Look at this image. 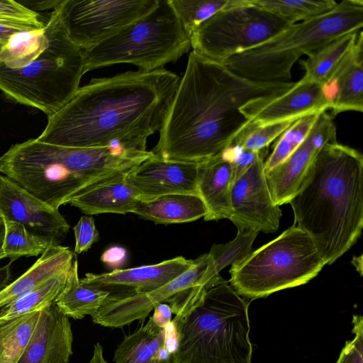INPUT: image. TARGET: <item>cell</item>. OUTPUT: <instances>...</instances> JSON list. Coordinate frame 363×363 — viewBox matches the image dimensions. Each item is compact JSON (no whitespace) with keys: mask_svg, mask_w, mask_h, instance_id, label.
Segmentation results:
<instances>
[{"mask_svg":"<svg viewBox=\"0 0 363 363\" xmlns=\"http://www.w3.org/2000/svg\"><path fill=\"white\" fill-rule=\"evenodd\" d=\"M48 45L45 28L15 33L3 46L0 62L10 69H21L35 60Z\"/></svg>","mask_w":363,"mask_h":363,"instance_id":"obj_30","label":"cell"},{"mask_svg":"<svg viewBox=\"0 0 363 363\" xmlns=\"http://www.w3.org/2000/svg\"><path fill=\"white\" fill-rule=\"evenodd\" d=\"M4 219V218H3ZM4 252L11 262L22 257L41 255L51 245L30 232L21 223L4 220Z\"/></svg>","mask_w":363,"mask_h":363,"instance_id":"obj_34","label":"cell"},{"mask_svg":"<svg viewBox=\"0 0 363 363\" xmlns=\"http://www.w3.org/2000/svg\"><path fill=\"white\" fill-rule=\"evenodd\" d=\"M57 5L45 24L48 45L40 55L21 69L0 62V90L6 97L48 116L73 97L84 74L83 50L67 36Z\"/></svg>","mask_w":363,"mask_h":363,"instance_id":"obj_7","label":"cell"},{"mask_svg":"<svg viewBox=\"0 0 363 363\" xmlns=\"http://www.w3.org/2000/svg\"><path fill=\"white\" fill-rule=\"evenodd\" d=\"M1 174H0V180H1Z\"/></svg>","mask_w":363,"mask_h":363,"instance_id":"obj_49","label":"cell"},{"mask_svg":"<svg viewBox=\"0 0 363 363\" xmlns=\"http://www.w3.org/2000/svg\"><path fill=\"white\" fill-rule=\"evenodd\" d=\"M44 28L45 23L40 19L0 17V41L5 44L15 33Z\"/></svg>","mask_w":363,"mask_h":363,"instance_id":"obj_39","label":"cell"},{"mask_svg":"<svg viewBox=\"0 0 363 363\" xmlns=\"http://www.w3.org/2000/svg\"><path fill=\"white\" fill-rule=\"evenodd\" d=\"M150 363H172V357H169L167 359H162L157 357H155Z\"/></svg>","mask_w":363,"mask_h":363,"instance_id":"obj_46","label":"cell"},{"mask_svg":"<svg viewBox=\"0 0 363 363\" xmlns=\"http://www.w3.org/2000/svg\"><path fill=\"white\" fill-rule=\"evenodd\" d=\"M198 165L164 160L153 155L128 172L125 180L140 201L174 194L199 196Z\"/></svg>","mask_w":363,"mask_h":363,"instance_id":"obj_18","label":"cell"},{"mask_svg":"<svg viewBox=\"0 0 363 363\" xmlns=\"http://www.w3.org/2000/svg\"><path fill=\"white\" fill-rule=\"evenodd\" d=\"M75 257L67 247H48L25 273L0 291V309L69 269Z\"/></svg>","mask_w":363,"mask_h":363,"instance_id":"obj_23","label":"cell"},{"mask_svg":"<svg viewBox=\"0 0 363 363\" xmlns=\"http://www.w3.org/2000/svg\"><path fill=\"white\" fill-rule=\"evenodd\" d=\"M4 45V43H3L2 42L0 41V52H1V50Z\"/></svg>","mask_w":363,"mask_h":363,"instance_id":"obj_47","label":"cell"},{"mask_svg":"<svg viewBox=\"0 0 363 363\" xmlns=\"http://www.w3.org/2000/svg\"><path fill=\"white\" fill-rule=\"evenodd\" d=\"M0 215L4 220L21 223L51 245H60L69 230L57 208L43 202L4 175L0 180Z\"/></svg>","mask_w":363,"mask_h":363,"instance_id":"obj_14","label":"cell"},{"mask_svg":"<svg viewBox=\"0 0 363 363\" xmlns=\"http://www.w3.org/2000/svg\"><path fill=\"white\" fill-rule=\"evenodd\" d=\"M41 311L0 318V363H17L33 335Z\"/></svg>","mask_w":363,"mask_h":363,"instance_id":"obj_29","label":"cell"},{"mask_svg":"<svg viewBox=\"0 0 363 363\" xmlns=\"http://www.w3.org/2000/svg\"><path fill=\"white\" fill-rule=\"evenodd\" d=\"M133 213L157 224L182 223L203 218L206 208L197 195L174 194L139 200Z\"/></svg>","mask_w":363,"mask_h":363,"instance_id":"obj_24","label":"cell"},{"mask_svg":"<svg viewBox=\"0 0 363 363\" xmlns=\"http://www.w3.org/2000/svg\"><path fill=\"white\" fill-rule=\"evenodd\" d=\"M5 235V224L4 220L2 219L0 220V259L5 258L6 255L4 252V241Z\"/></svg>","mask_w":363,"mask_h":363,"instance_id":"obj_45","label":"cell"},{"mask_svg":"<svg viewBox=\"0 0 363 363\" xmlns=\"http://www.w3.org/2000/svg\"><path fill=\"white\" fill-rule=\"evenodd\" d=\"M232 184L231 163L223 152L199 164L197 191L206 208L204 220L230 219Z\"/></svg>","mask_w":363,"mask_h":363,"instance_id":"obj_21","label":"cell"},{"mask_svg":"<svg viewBox=\"0 0 363 363\" xmlns=\"http://www.w3.org/2000/svg\"><path fill=\"white\" fill-rule=\"evenodd\" d=\"M332 100L330 115L363 111V32L324 84Z\"/></svg>","mask_w":363,"mask_h":363,"instance_id":"obj_20","label":"cell"},{"mask_svg":"<svg viewBox=\"0 0 363 363\" xmlns=\"http://www.w3.org/2000/svg\"><path fill=\"white\" fill-rule=\"evenodd\" d=\"M127 173L87 186L72 197L67 203L88 215L133 213L139 197L127 183Z\"/></svg>","mask_w":363,"mask_h":363,"instance_id":"obj_22","label":"cell"},{"mask_svg":"<svg viewBox=\"0 0 363 363\" xmlns=\"http://www.w3.org/2000/svg\"><path fill=\"white\" fill-rule=\"evenodd\" d=\"M189 35L203 22L228 5L230 0H169Z\"/></svg>","mask_w":363,"mask_h":363,"instance_id":"obj_35","label":"cell"},{"mask_svg":"<svg viewBox=\"0 0 363 363\" xmlns=\"http://www.w3.org/2000/svg\"><path fill=\"white\" fill-rule=\"evenodd\" d=\"M11 262L0 267V291L9 284L11 280Z\"/></svg>","mask_w":363,"mask_h":363,"instance_id":"obj_43","label":"cell"},{"mask_svg":"<svg viewBox=\"0 0 363 363\" xmlns=\"http://www.w3.org/2000/svg\"><path fill=\"white\" fill-rule=\"evenodd\" d=\"M166 329L150 317L145 325L124 337L115 350V363H150L165 345Z\"/></svg>","mask_w":363,"mask_h":363,"instance_id":"obj_26","label":"cell"},{"mask_svg":"<svg viewBox=\"0 0 363 363\" xmlns=\"http://www.w3.org/2000/svg\"><path fill=\"white\" fill-rule=\"evenodd\" d=\"M333 117L327 111L319 113L303 143L281 164L265 173L275 204L288 203L296 193L320 150L337 142Z\"/></svg>","mask_w":363,"mask_h":363,"instance_id":"obj_15","label":"cell"},{"mask_svg":"<svg viewBox=\"0 0 363 363\" xmlns=\"http://www.w3.org/2000/svg\"><path fill=\"white\" fill-rule=\"evenodd\" d=\"M352 333L354 337L347 341L336 363H363V318L354 315Z\"/></svg>","mask_w":363,"mask_h":363,"instance_id":"obj_37","label":"cell"},{"mask_svg":"<svg viewBox=\"0 0 363 363\" xmlns=\"http://www.w3.org/2000/svg\"><path fill=\"white\" fill-rule=\"evenodd\" d=\"M73 230L75 238L74 254L86 252L99 240V234L92 217L82 216L74 226Z\"/></svg>","mask_w":363,"mask_h":363,"instance_id":"obj_38","label":"cell"},{"mask_svg":"<svg viewBox=\"0 0 363 363\" xmlns=\"http://www.w3.org/2000/svg\"><path fill=\"white\" fill-rule=\"evenodd\" d=\"M152 320L158 327L165 328L172 321V310L169 304L162 303L154 308Z\"/></svg>","mask_w":363,"mask_h":363,"instance_id":"obj_42","label":"cell"},{"mask_svg":"<svg viewBox=\"0 0 363 363\" xmlns=\"http://www.w3.org/2000/svg\"><path fill=\"white\" fill-rule=\"evenodd\" d=\"M108 294L83 284L78 274L75 257L68 270L65 286L55 301L57 308L74 320L94 315L102 306Z\"/></svg>","mask_w":363,"mask_h":363,"instance_id":"obj_25","label":"cell"},{"mask_svg":"<svg viewBox=\"0 0 363 363\" xmlns=\"http://www.w3.org/2000/svg\"><path fill=\"white\" fill-rule=\"evenodd\" d=\"M73 335L69 318L52 303L43 309L17 363H67Z\"/></svg>","mask_w":363,"mask_h":363,"instance_id":"obj_19","label":"cell"},{"mask_svg":"<svg viewBox=\"0 0 363 363\" xmlns=\"http://www.w3.org/2000/svg\"><path fill=\"white\" fill-rule=\"evenodd\" d=\"M89 363H106L104 357L103 347L99 342L94 345L93 355Z\"/></svg>","mask_w":363,"mask_h":363,"instance_id":"obj_44","label":"cell"},{"mask_svg":"<svg viewBox=\"0 0 363 363\" xmlns=\"http://www.w3.org/2000/svg\"><path fill=\"white\" fill-rule=\"evenodd\" d=\"M68 270L55 276L33 291L1 308L0 318L41 311L55 303L65 286Z\"/></svg>","mask_w":363,"mask_h":363,"instance_id":"obj_32","label":"cell"},{"mask_svg":"<svg viewBox=\"0 0 363 363\" xmlns=\"http://www.w3.org/2000/svg\"><path fill=\"white\" fill-rule=\"evenodd\" d=\"M208 263V253L194 259L193 265L181 275L155 290L121 297H108L91 317L104 327L119 328L144 320L154 308L167 303L175 316L186 314L209 289L201 284Z\"/></svg>","mask_w":363,"mask_h":363,"instance_id":"obj_11","label":"cell"},{"mask_svg":"<svg viewBox=\"0 0 363 363\" xmlns=\"http://www.w3.org/2000/svg\"><path fill=\"white\" fill-rule=\"evenodd\" d=\"M2 219V216L0 215V220Z\"/></svg>","mask_w":363,"mask_h":363,"instance_id":"obj_48","label":"cell"},{"mask_svg":"<svg viewBox=\"0 0 363 363\" xmlns=\"http://www.w3.org/2000/svg\"><path fill=\"white\" fill-rule=\"evenodd\" d=\"M180 79L164 68L92 79L48 116L37 139L69 147L121 143L146 148L147 138L163 125Z\"/></svg>","mask_w":363,"mask_h":363,"instance_id":"obj_1","label":"cell"},{"mask_svg":"<svg viewBox=\"0 0 363 363\" xmlns=\"http://www.w3.org/2000/svg\"><path fill=\"white\" fill-rule=\"evenodd\" d=\"M296 120L265 125L250 122L239 133L233 143L246 151L259 152L279 137Z\"/></svg>","mask_w":363,"mask_h":363,"instance_id":"obj_36","label":"cell"},{"mask_svg":"<svg viewBox=\"0 0 363 363\" xmlns=\"http://www.w3.org/2000/svg\"><path fill=\"white\" fill-rule=\"evenodd\" d=\"M294 84L252 81L192 51L152 151L164 160L204 162L228 147L250 123L240 111L242 106Z\"/></svg>","mask_w":363,"mask_h":363,"instance_id":"obj_2","label":"cell"},{"mask_svg":"<svg viewBox=\"0 0 363 363\" xmlns=\"http://www.w3.org/2000/svg\"><path fill=\"white\" fill-rule=\"evenodd\" d=\"M363 26V1L343 0L331 11L290 25L267 41L229 58L234 73L259 82H289L291 69L303 55Z\"/></svg>","mask_w":363,"mask_h":363,"instance_id":"obj_6","label":"cell"},{"mask_svg":"<svg viewBox=\"0 0 363 363\" xmlns=\"http://www.w3.org/2000/svg\"><path fill=\"white\" fill-rule=\"evenodd\" d=\"M0 17L39 19V14L16 1L0 0Z\"/></svg>","mask_w":363,"mask_h":363,"instance_id":"obj_40","label":"cell"},{"mask_svg":"<svg viewBox=\"0 0 363 363\" xmlns=\"http://www.w3.org/2000/svg\"><path fill=\"white\" fill-rule=\"evenodd\" d=\"M191 48L169 0H158L147 15L98 45L83 50L84 74L116 64L151 72L177 61Z\"/></svg>","mask_w":363,"mask_h":363,"instance_id":"obj_8","label":"cell"},{"mask_svg":"<svg viewBox=\"0 0 363 363\" xmlns=\"http://www.w3.org/2000/svg\"><path fill=\"white\" fill-rule=\"evenodd\" d=\"M264 155L263 149L248 169L232 184L229 220L239 232L272 233L279 227L281 210L274 203L267 182Z\"/></svg>","mask_w":363,"mask_h":363,"instance_id":"obj_13","label":"cell"},{"mask_svg":"<svg viewBox=\"0 0 363 363\" xmlns=\"http://www.w3.org/2000/svg\"><path fill=\"white\" fill-rule=\"evenodd\" d=\"M296 225L332 264L357 241L363 227V156L337 142L325 145L289 203Z\"/></svg>","mask_w":363,"mask_h":363,"instance_id":"obj_3","label":"cell"},{"mask_svg":"<svg viewBox=\"0 0 363 363\" xmlns=\"http://www.w3.org/2000/svg\"><path fill=\"white\" fill-rule=\"evenodd\" d=\"M332 100L324 85L302 77L286 92L254 99L240 108L251 123L259 125L297 120L311 113L327 111Z\"/></svg>","mask_w":363,"mask_h":363,"instance_id":"obj_16","label":"cell"},{"mask_svg":"<svg viewBox=\"0 0 363 363\" xmlns=\"http://www.w3.org/2000/svg\"><path fill=\"white\" fill-rule=\"evenodd\" d=\"M127 259L126 250L118 245L107 248L101 256V261L113 270L120 269L125 265Z\"/></svg>","mask_w":363,"mask_h":363,"instance_id":"obj_41","label":"cell"},{"mask_svg":"<svg viewBox=\"0 0 363 363\" xmlns=\"http://www.w3.org/2000/svg\"><path fill=\"white\" fill-rule=\"evenodd\" d=\"M158 0H60V20L69 38L89 49L147 15Z\"/></svg>","mask_w":363,"mask_h":363,"instance_id":"obj_12","label":"cell"},{"mask_svg":"<svg viewBox=\"0 0 363 363\" xmlns=\"http://www.w3.org/2000/svg\"><path fill=\"white\" fill-rule=\"evenodd\" d=\"M361 30L336 38L308 55L306 60L300 62L305 71L303 77L324 85L334 69L352 49Z\"/></svg>","mask_w":363,"mask_h":363,"instance_id":"obj_27","label":"cell"},{"mask_svg":"<svg viewBox=\"0 0 363 363\" xmlns=\"http://www.w3.org/2000/svg\"><path fill=\"white\" fill-rule=\"evenodd\" d=\"M255 6L294 24L323 15L333 9L334 0H250Z\"/></svg>","mask_w":363,"mask_h":363,"instance_id":"obj_31","label":"cell"},{"mask_svg":"<svg viewBox=\"0 0 363 363\" xmlns=\"http://www.w3.org/2000/svg\"><path fill=\"white\" fill-rule=\"evenodd\" d=\"M326 265L310 236L295 224L231 265L230 285L253 300L303 285Z\"/></svg>","mask_w":363,"mask_h":363,"instance_id":"obj_9","label":"cell"},{"mask_svg":"<svg viewBox=\"0 0 363 363\" xmlns=\"http://www.w3.org/2000/svg\"><path fill=\"white\" fill-rule=\"evenodd\" d=\"M290 25L250 0H230L191 33V45L200 55L224 65L231 57L267 41Z\"/></svg>","mask_w":363,"mask_h":363,"instance_id":"obj_10","label":"cell"},{"mask_svg":"<svg viewBox=\"0 0 363 363\" xmlns=\"http://www.w3.org/2000/svg\"><path fill=\"white\" fill-rule=\"evenodd\" d=\"M194 259L182 256L161 262L129 269H118L102 274L87 273L81 281L108 294L121 297L149 292L168 284L189 269Z\"/></svg>","mask_w":363,"mask_h":363,"instance_id":"obj_17","label":"cell"},{"mask_svg":"<svg viewBox=\"0 0 363 363\" xmlns=\"http://www.w3.org/2000/svg\"><path fill=\"white\" fill-rule=\"evenodd\" d=\"M258 233L252 230L238 231L235 238L227 243L213 245L208 253V263L201 277V284L211 288L222 281L220 272L248 256Z\"/></svg>","mask_w":363,"mask_h":363,"instance_id":"obj_28","label":"cell"},{"mask_svg":"<svg viewBox=\"0 0 363 363\" xmlns=\"http://www.w3.org/2000/svg\"><path fill=\"white\" fill-rule=\"evenodd\" d=\"M135 164L133 153L120 145L69 147L35 138L12 145L0 157V174L58 209L87 186Z\"/></svg>","mask_w":363,"mask_h":363,"instance_id":"obj_4","label":"cell"},{"mask_svg":"<svg viewBox=\"0 0 363 363\" xmlns=\"http://www.w3.org/2000/svg\"><path fill=\"white\" fill-rule=\"evenodd\" d=\"M318 115L311 113L299 118L280 135L272 153L264 162L265 173L284 162L303 143Z\"/></svg>","mask_w":363,"mask_h":363,"instance_id":"obj_33","label":"cell"},{"mask_svg":"<svg viewBox=\"0 0 363 363\" xmlns=\"http://www.w3.org/2000/svg\"><path fill=\"white\" fill-rule=\"evenodd\" d=\"M172 363H252L248 302L223 279L175 316Z\"/></svg>","mask_w":363,"mask_h":363,"instance_id":"obj_5","label":"cell"}]
</instances>
